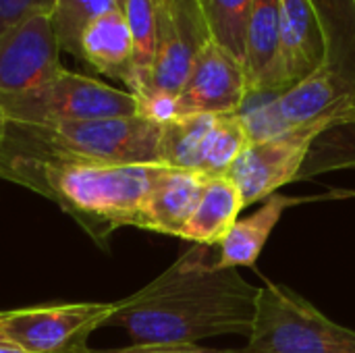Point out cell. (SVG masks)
Here are the masks:
<instances>
[{
    "instance_id": "obj_3",
    "label": "cell",
    "mask_w": 355,
    "mask_h": 353,
    "mask_svg": "<svg viewBox=\"0 0 355 353\" xmlns=\"http://www.w3.org/2000/svg\"><path fill=\"white\" fill-rule=\"evenodd\" d=\"M29 144L54 154L100 164H160L162 125L141 117H110L58 125H15Z\"/></svg>"
},
{
    "instance_id": "obj_23",
    "label": "cell",
    "mask_w": 355,
    "mask_h": 353,
    "mask_svg": "<svg viewBox=\"0 0 355 353\" xmlns=\"http://www.w3.org/2000/svg\"><path fill=\"white\" fill-rule=\"evenodd\" d=\"M137 98V117L148 119L156 125H164L179 117V96L162 94V92H146Z\"/></svg>"
},
{
    "instance_id": "obj_14",
    "label": "cell",
    "mask_w": 355,
    "mask_h": 353,
    "mask_svg": "<svg viewBox=\"0 0 355 353\" xmlns=\"http://www.w3.org/2000/svg\"><path fill=\"white\" fill-rule=\"evenodd\" d=\"M279 54V0H254L245 33L248 92L275 94V64ZM248 96V98H250Z\"/></svg>"
},
{
    "instance_id": "obj_4",
    "label": "cell",
    "mask_w": 355,
    "mask_h": 353,
    "mask_svg": "<svg viewBox=\"0 0 355 353\" xmlns=\"http://www.w3.org/2000/svg\"><path fill=\"white\" fill-rule=\"evenodd\" d=\"M248 350L254 353H355V331L322 314L293 289L260 287Z\"/></svg>"
},
{
    "instance_id": "obj_17",
    "label": "cell",
    "mask_w": 355,
    "mask_h": 353,
    "mask_svg": "<svg viewBox=\"0 0 355 353\" xmlns=\"http://www.w3.org/2000/svg\"><path fill=\"white\" fill-rule=\"evenodd\" d=\"M327 44L331 71L355 85V2L354 0H310Z\"/></svg>"
},
{
    "instance_id": "obj_20",
    "label": "cell",
    "mask_w": 355,
    "mask_h": 353,
    "mask_svg": "<svg viewBox=\"0 0 355 353\" xmlns=\"http://www.w3.org/2000/svg\"><path fill=\"white\" fill-rule=\"evenodd\" d=\"M252 144L250 131L239 112L216 114L210 135L204 146V158L200 173L208 177H223L231 171L241 152Z\"/></svg>"
},
{
    "instance_id": "obj_11",
    "label": "cell",
    "mask_w": 355,
    "mask_h": 353,
    "mask_svg": "<svg viewBox=\"0 0 355 353\" xmlns=\"http://www.w3.org/2000/svg\"><path fill=\"white\" fill-rule=\"evenodd\" d=\"M327 62V44L310 0H279L275 94H283Z\"/></svg>"
},
{
    "instance_id": "obj_28",
    "label": "cell",
    "mask_w": 355,
    "mask_h": 353,
    "mask_svg": "<svg viewBox=\"0 0 355 353\" xmlns=\"http://www.w3.org/2000/svg\"><path fill=\"white\" fill-rule=\"evenodd\" d=\"M354 2H355V0H354Z\"/></svg>"
},
{
    "instance_id": "obj_26",
    "label": "cell",
    "mask_w": 355,
    "mask_h": 353,
    "mask_svg": "<svg viewBox=\"0 0 355 353\" xmlns=\"http://www.w3.org/2000/svg\"><path fill=\"white\" fill-rule=\"evenodd\" d=\"M6 119H4V114L0 112V154H2V146H4V137H6Z\"/></svg>"
},
{
    "instance_id": "obj_22",
    "label": "cell",
    "mask_w": 355,
    "mask_h": 353,
    "mask_svg": "<svg viewBox=\"0 0 355 353\" xmlns=\"http://www.w3.org/2000/svg\"><path fill=\"white\" fill-rule=\"evenodd\" d=\"M116 6L119 0H54L50 17L60 50L79 56V40L85 27Z\"/></svg>"
},
{
    "instance_id": "obj_19",
    "label": "cell",
    "mask_w": 355,
    "mask_h": 353,
    "mask_svg": "<svg viewBox=\"0 0 355 353\" xmlns=\"http://www.w3.org/2000/svg\"><path fill=\"white\" fill-rule=\"evenodd\" d=\"M119 8L133 35V85L137 96L146 89L156 54V0H119Z\"/></svg>"
},
{
    "instance_id": "obj_16",
    "label": "cell",
    "mask_w": 355,
    "mask_h": 353,
    "mask_svg": "<svg viewBox=\"0 0 355 353\" xmlns=\"http://www.w3.org/2000/svg\"><path fill=\"white\" fill-rule=\"evenodd\" d=\"M243 208L241 191L229 175L210 177L200 204L181 231V239L196 246H218Z\"/></svg>"
},
{
    "instance_id": "obj_13",
    "label": "cell",
    "mask_w": 355,
    "mask_h": 353,
    "mask_svg": "<svg viewBox=\"0 0 355 353\" xmlns=\"http://www.w3.org/2000/svg\"><path fill=\"white\" fill-rule=\"evenodd\" d=\"M85 64L96 69L98 73L123 81L127 92L133 85V35L121 12V8H112L98 19H94L81 40H79V56Z\"/></svg>"
},
{
    "instance_id": "obj_15",
    "label": "cell",
    "mask_w": 355,
    "mask_h": 353,
    "mask_svg": "<svg viewBox=\"0 0 355 353\" xmlns=\"http://www.w3.org/2000/svg\"><path fill=\"white\" fill-rule=\"evenodd\" d=\"M293 204L291 198L275 193L270 196L254 214L248 218H237L235 225L229 229L225 239L218 243L216 266L218 268H239L248 266L254 268L272 229L281 221L285 208Z\"/></svg>"
},
{
    "instance_id": "obj_10",
    "label": "cell",
    "mask_w": 355,
    "mask_h": 353,
    "mask_svg": "<svg viewBox=\"0 0 355 353\" xmlns=\"http://www.w3.org/2000/svg\"><path fill=\"white\" fill-rule=\"evenodd\" d=\"M248 75L241 60L210 40L198 54L177 102L181 114H235L248 100Z\"/></svg>"
},
{
    "instance_id": "obj_12",
    "label": "cell",
    "mask_w": 355,
    "mask_h": 353,
    "mask_svg": "<svg viewBox=\"0 0 355 353\" xmlns=\"http://www.w3.org/2000/svg\"><path fill=\"white\" fill-rule=\"evenodd\" d=\"M208 181L210 177L200 171L164 166L141 204L135 227L179 237L196 212Z\"/></svg>"
},
{
    "instance_id": "obj_24",
    "label": "cell",
    "mask_w": 355,
    "mask_h": 353,
    "mask_svg": "<svg viewBox=\"0 0 355 353\" xmlns=\"http://www.w3.org/2000/svg\"><path fill=\"white\" fill-rule=\"evenodd\" d=\"M54 0H0V35L33 12H50Z\"/></svg>"
},
{
    "instance_id": "obj_18",
    "label": "cell",
    "mask_w": 355,
    "mask_h": 353,
    "mask_svg": "<svg viewBox=\"0 0 355 353\" xmlns=\"http://www.w3.org/2000/svg\"><path fill=\"white\" fill-rule=\"evenodd\" d=\"M216 114H181L162 125L158 158L168 169L200 171Z\"/></svg>"
},
{
    "instance_id": "obj_21",
    "label": "cell",
    "mask_w": 355,
    "mask_h": 353,
    "mask_svg": "<svg viewBox=\"0 0 355 353\" xmlns=\"http://www.w3.org/2000/svg\"><path fill=\"white\" fill-rule=\"evenodd\" d=\"M254 0H202L212 40L245 67V33Z\"/></svg>"
},
{
    "instance_id": "obj_25",
    "label": "cell",
    "mask_w": 355,
    "mask_h": 353,
    "mask_svg": "<svg viewBox=\"0 0 355 353\" xmlns=\"http://www.w3.org/2000/svg\"><path fill=\"white\" fill-rule=\"evenodd\" d=\"M89 353H254L245 350H208L198 343L183 345H129L121 350H89Z\"/></svg>"
},
{
    "instance_id": "obj_7",
    "label": "cell",
    "mask_w": 355,
    "mask_h": 353,
    "mask_svg": "<svg viewBox=\"0 0 355 353\" xmlns=\"http://www.w3.org/2000/svg\"><path fill=\"white\" fill-rule=\"evenodd\" d=\"M329 129L327 123L318 121L252 141L227 173L239 187L243 206L268 200L277 189L300 179L314 141Z\"/></svg>"
},
{
    "instance_id": "obj_6",
    "label": "cell",
    "mask_w": 355,
    "mask_h": 353,
    "mask_svg": "<svg viewBox=\"0 0 355 353\" xmlns=\"http://www.w3.org/2000/svg\"><path fill=\"white\" fill-rule=\"evenodd\" d=\"M116 302L29 306L0 312V341L27 353H89L87 339L106 327Z\"/></svg>"
},
{
    "instance_id": "obj_27",
    "label": "cell",
    "mask_w": 355,
    "mask_h": 353,
    "mask_svg": "<svg viewBox=\"0 0 355 353\" xmlns=\"http://www.w3.org/2000/svg\"><path fill=\"white\" fill-rule=\"evenodd\" d=\"M0 353H27V352H23V350H19V347H15V345H8V343H2V341H0Z\"/></svg>"
},
{
    "instance_id": "obj_2",
    "label": "cell",
    "mask_w": 355,
    "mask_h": 353,
    "mask_svg": "<svg viewBox=\"0 0 355 353\" xmlns=\"http://www.w3.org/2000/svg\"><path fill=\"white\" fill-rule=\"evenodd\" d=\"M164 164H100L48 154L10 123L0 154V177L54 200L94 237L135 227L144 200Z\"/></svg>"
},
{
    "instance_id": "obj_5",
    "label": "cell",
    "mask_w": 355,
    "mask_h": 353,
    "mask_svg": "<svg viewBox=\"0 0 355 353\" xmlns=\"http://www.w3.org/2000/svg\"><path fill=\"white\" fill-rule=\"evenodd\" d=\"M0 112L6 123L40 127L110 117H137V98L127 89L62 69L35 89L0 96Z\"/></svg>"
},
{
    "instance_id": "obj_1",
    "label": "cell",
    "mask_w": 355,
    "mask_h": 353,
    "mask_svg": "<svg viewBox=\"0 0 355 353\" xmlns=\"http://www.w3.org/2000/svg\"><path fill=\"white\" fill-rule=\"evenodd\" d=\"M258 293L260 287L250 285L237 268H218L208 246H196L152 283L116 302L106 327L127 331L133 345L250 337Z\"/></svg>"
},
{
    "instance_id": "obj_9",
    "label": "cell",
    "mask_w": 355,
    "mask_h": 353,
    "mask_svg": "<svg viewBox=\"0 0 355 353\" xmlns=\"http://www.w3.org/2000/svg\"><path fill=\"white\" fill-rule=\"evenodd\" d=\"M60 44L50 12H33L0 35V96L35 89L56 77Z\"/></svg>"
},
{
    "instance_id": "obj_8",
    "label": "cell",
    "mask_w": 355,
    "mask_h": 353,
    "mask_svg": "<svg viewBox=\"0 0 355 353\" xmlns=\"http://www.w3.org/2000/svg\"><path fill=\"white\" fill-rule=\"evenodd\" d=\"M210 40L202 0H156V54L141 94L179 96L198 54Z\"/></svg>"
}]
</instances>
